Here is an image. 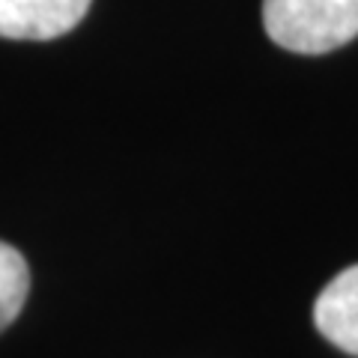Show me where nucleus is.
Here are the masks:
<instances>
[{"label": "nucleus", "instance_id": "nucleus-2", "mask_svg": "<svg viewBox=\"0 0 358 358\" xmlns=\"http://www.w3.org/2000/svg\"><path fill=\"white\" fill-rule=\"evenodd\" d=\"M87 9L90 0H0V36L57 39L87 15Z\"/></svg>", "mask_w": 358, "mask_h": 358}, {"label": "nucleus", "instance_id": "nucleus-3", "mask_svg": "<svg viewBox=\"0 0 358 358\" xmlns=\"http://www.w3.org/2000/svg\"><path fill=\"white\" fill-rule=\"evenodd\" d=\"M313 326L341 352L358 358V263L343 268L317 296Z\"/></svg>", "mask_w": 358, "mask_h": 358}, {"label": "nucleus", "instance_id": "nucleus-4", "mask_svg": "<svg viewBox=\"0 0 358 358\" xmlns=\"http://www.w3.org/2000/svg\"><path fill=\"white\" fill-rule=\"evenodd\" d=\"M30 293V268L13 245L0 242V331L13 322Z\"/></svg>", "mask_w": 358, "mask_h": 358}, {"label": "nucleus", "instance_id": "nucleus-1", "mask_svg": "<svg viewBox=\"0 0 358 358\" xmlns=\"http://www.w3.org/2000/svg\"><path fill=\"white\" fill-rule=\"evenodd\" d=\"M268 39L296 54H329L358 36V0H263Z\"/></svg>", "mask_w": 358, "mask_h": 358}]
</instances>
